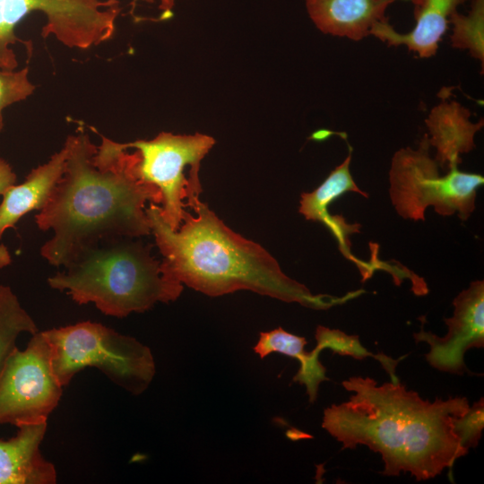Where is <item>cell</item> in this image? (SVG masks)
<instances>
[{
	"mask_svg": "<svg viewBox=\"0 0 484 484\" xmlns=\"http://www.w3.org/2000/svg\"><path fill=\"white\" fill-rule=\"evenodd\" d=\"M99 135V146L82 127L67 137L64 172L35 215L39 229L53 231L40 248L51 265L65 267L101 241L151 234L145 204H160V190L138 177L137 151Z\"/></svg>",
	"mask_w": 484,
	"mask_h": 484,
	"instance_id": "cell-1",
	"label": "cell"
},
{
	"mask_svg": "<svg viewBox=\"0 0 484 484\" xmlns=\"http://www.w3.org/2000/svg\"><path fill=\"white\" fill-rule=\"evenodd\" d=\"M342 385L352 394L324 411L322 427L343 448L364 445L380 454L383 475L403 472L427 480L468 454L455 426L470 408L466 397L429 402L398 380L378 385L362 376L344 380Z\"/></svg>",
	"mask_w": 484,
	"mask_h": 484,
	"instance_id": "cell-2",
	"label": "cell"
},
{
	"mask_svg": "<svg viewBox=\"0 0 484 484\" xmlns=\"http://www.w3.org/2000/svg\"><path fill=\"white\" fill-rule=\"evenodd\" d=\"M177 230L164 221L160 206L145 209L156 246L163 255L166 276L211 297L245 290L314 309H327L359 295H313L287 276L278 262L259 244L226 226L200 196L191 199Z\"/></svg>",
	"mask_w": 484,
	"mask_h": 484,
	"instance_id": "cell-3",
	"label": "cell"
},
{
	"mask_svg": "<svg viewBox=\"0 0 484 484\" xmlns=\"http://www.w3.org/2000/svg\"><path fill=\"white\" fill-rule=\"evenodd\" d=\"M151 245L140 238L101 241L80 252L65 271L48 279L79 305L93 303L107 315L143 313L178 298L183 284L166 276Z\"/></svg>",
	"mask_w": 484,
	"mask_h": 484,
	"instance_id": "cell-4",
	"label": "cell"
},
{
	"mask_svg": "<svg viewBox=\"0 0 484 484\" xmlns=\"http://www.w3.org/2000/svg\"><path fill=\"white\" fill-rule=\"evenodd\" d=\"M53 371L62 386L86 367H96L131 394L143 393L156 374L150 348L99 323L85 321L43 331Z\"/></svg>",
	"mask_w": 484,
	"mask_h": 484,
	"instance_id": "cell-5",
	"label": "cell"
},
{
	"mask_svg": "<svg viewBox=\"0 0 484 484\" xmlns=\"http://www.w3.org/2000/svg\"><path fill=\"white\" fill-rule=\"evenodd\" d=\"M430 144L425 134L417 149L397 151L389 172L391 201L404 219L424 220L425 211L433 206L443 216L457 213L466 220L475 210L476 190L483 176L460 171L452 167L440 176L438 164L429 154Z\"/></svg>",
	"mask_w": 484,
	"mask_h": 484,
	"instance_id": "cell-6",
	"label": "cell"
},
{
	"mask_svg": "<svg viewBox=\"0 0 484 484\" xmlns=\"http://www.w3.org/2000/svg\"><path fill=\"white\" fill-rule=\"evenodd\" d=\"M120 11L119 0H0V69L18 66L12 45L22 43L31 55V42L20 39L14 29L33 12L47 19L44 39L53 35L65 47L88 49L113 38Z\"/></svg>",
	"mask_w": 484,
	"mask_h": 484,
	"instance_id": "cell-7",
	"label": "cell"
},
{
	"mask_svg": "<svg viewBox=\"0 0 484 484\" xmlns=\"http://www.w3.org/2000/svg\"><path fill=\"white\" fill-rule=\"evenodd\" d=\"M206 134H174L162 132L151 140L121 143L137 151L136 173L143 181L155 186L161 194L160 214L173 230L183 222L187 203L202 192L199 169L186 175V167L200 164L214 145Z\"/></svg>",
	"mask_w": 484,
	"mask_h": 484,
	"instance_id": "cell-8",
	"label": "cell"
},
{
	"mask_svg": "<svg viewBox=\"0 0 484 484\" xmlns=\"http://www.w3.org/2000/svg\"><path fill=\"white\" fill-rule=\"evenodd\" d=\"M62 393L48 341L38 331L23 350L16 348L10 354L0 373V425L48 420Z\"/></svg>",
	"mask_w": 484,
	"mask_h": 484,
	"instance_id": "cell-9",
	"label": "cell"
},
{
	"mask_svg": "<svg viewBox=\"0 0 484 484\" xmlns=\"http://www.w3.org/2000/svg\"><path fill=\"white\" fill-rule=\"evenodd\" d=\"M452 317L445 318L447 333L439 337L424 329L413 334L417 343L429 346L425 354L428 364L443 372L460 374L467 368L464 354L472 348L484 346V281H475L454 299Z\"/></svg>",
	"mask_w": 484,
	"mask_h": 484,
	"instance_id": "cell-10",
	"label": "cell"
},
{
	"mask_svg": "<svg viewBox=\"0 0 484 484\" xmlns=\"http://www.w3.org/2000/svg\"><path fill=\"white\" fill-rule=\"evenodd\" d=\"M48 420L22 424L13 437L0 439V484H55L56 471L40 453Z\"/></svg>",
	"mask_w": 484,
	"mask_h": 484,
	"instance_id": "cell-11",
	"label": "cell"
},
{
	"mask_svg": "<svg viewBox=\"0 0 484 484\" xmlns=\"http://www.w3.org/2000/svg\"><path fill=\"white\" fill-rule=\"evenodd\" d=\"M351 149L344 161L336 167L325 180L314 191L302 193L299 212L307 220L323 223L336 238L343 255L351 259L350 237L359 233V224H349L341 215H331L328 212L330 203L347 192L358 193L364 197L367 194L360 190L350 172Z\"/></svg>",
	"mask_w": 484,
	"mask_h": 484,
	"instance_id": "cell-12",
	"label": "cell"
},
{
	"mask_svg": "<svg viewBox=\"0 0 484 484\" xmlns=\"http://www.w3.org/2000/svg\"><path fill=\"white\" fill-rule=\"evenodd\" d=\"M395 0H306L307 12L324 33L360 40L378 22Z\"/></svg>",
	"mask_w": 484,
	"mask_h": 484,
	"instance_id": "cell-13",
	"label": "cell"
},
{
	"mask_svg": "<svg viewBox=\"0 0 484 484\" xmlns=\"http://www.w3.org/2000/svg\"><path fill=\"white\" fill-rule=\"evenodd\" d=\"M470 116V111L460 103L444 99L426 120L429 144L436 150L435 160L446 171L458 167L462 153L475 148L474 135L483 126V120L473 124Z\"/></svg>",
	"mask_w": 484,
	"mask_h": 484,
	"instance_id": "cell-14",
	"label": "cell"
},
{
	"mask_svg": "<svg viewBox=\"0 0 484 484\" xmlns=\"http://www.w3.org/2000/svg\"><path fill=\"white\" fill-rule=\"evenodd\" d=\"M66 155L67 148L64 144L48 162L33 169L24 182L5 190L0 203V239L22 216L44 207L64 172Z\"/></svg>",
	"mask_w": 484,
	"mask_h": 484,
	"instance_id": "cell-15",
	"label": "cell"
},
{
	"mask_svg": "<svg viewBox=\"0 0 484 484\" xmlns=\"http://www.w3.org/2000/svg\"><path fill=\"white\" fill-rule=\"evenodd\" d=\"M463 0H414L416 24L412 30L400 34L390 24L376 23L371 33L389 47L405 45L420 57L436 53L438 43L447 28V20Z\"/></svg>",
	"mask_w": 484,
	"mask_h": 484,
	"instance_id": "cell-16",
	"label": "cell"
},
{
	"mask_svg": "<svg viewBox=\"0 0 484 484\" xmlns=\"http://www.w3.org/2000/svg\"><path fill=\"white\" fill-rule=\"evenodd\" d=\"M316 341L315 349L307 351L305 350L307 340L304 337L278 327L269 332H262L254 351L261 359L272 352L296 359L299 362V369L293 381L306 386L309 402H314L317 397L319 385L329 380L325 375L326 369L319 360L320 352L326 349L327 345L321 340Z\"/></svg>",
	"mask_w": 484,
	"mask_h": 484,
	"instance_id": "cell-17",
	"label": "cell"
},
{
	"mask_svg": "<svg viewBox=\"0 0 484 484\" xmlns=\"http://www.w3.org/2000/svg\"><path fill=\"white\" fill-rule=\"evenodd\" d=\"M38 331L35 322L21 306L12 289L0 284V373L7 358L17 348L18 336L22 333L32 335Z\"/></svg>",
	"mask_w": 484,
	"mask_h": 484,
	"instance_id": "cell-18",
	"label": "cell"
},
{
	"mask_svg": "<svg viewBox=\"0 0 484 484\" xmlns=\"http://www.w3.org/2000/svg\"><path fill=\"white\" fill-rule=\"evenodd\" d=\"M454 32L453 46L469 48L471 55L483 62V0H475L469 16L452 15Z\"/></svg>",
	"mask_w": 484,
	"mask_h": 484,
	"instance_id": "cell-19",
	"label": "cell"
},
{
	"mask_svg": "<svg viewBox=\"0 0 484 484\" xmlns=\"http://www.w3.org/2000/svg\"><path fill=\"white\" fill-rule=\"evenodd\" d=\"M28 73V67L16 72L0 69V132L4 127L3 110L34 92L35 86L30 82Z\"/></svg>",
	"mask_w": 484,
	"mask_h": 484,
	"instance_id": "cell-20",
	"label": "cell"
},
{
	"mask_svg": "<svg viewBox=\"0 0 484 484\" xmlns=\"http://www.w3.org/2000/svg\"><path fill=\"white\" fill-rule=\"evenodd\" d=\"M456 431L462 445L469 451L478 445L484 427L483 398L475 402L462 416L456 420Z\"/></svg>",
	"mask_w": 484,
	"mask_h": 484,
	"instance_id": "cell-21",
	"label": "cell"
},
{
	"mask_svg": "<svg viewBox=\"0 0 484 484\" xmlns=\"http://www.w3.org/2000/svg\"><path fill=\"white\" fill-rule=\"evenodd\" d=\"M16 175L11 165L0 158V195H3L7 188L14 185Z\"/></svg>",
	"mask_w": 484,
	"mask_h": 484,
	"instance_id": "cell-22",
	"label": "cell"
},
{
	"mask_svg": "<svg viewBox=\"0 0 484 484\" xmlns=\"http://www.w3.org/2000/svg\"><path fill=\"white\" fill-rule=\"evenodd\" d=\"M138 1H143L146 3H153L154 0H133L132 1V12L134 11V5ZM160 5L159 8L161 11L160 20L169 19L172 16V8L175 4V0H159Z\"/></svg>",
	"mask_w": 484,
	"mask_h": 484,
	"instance_id": "cell-23",
	"label": "cell"
},
{
	"mask_svg": "<svg viewBox=\"0 0 484 484\" xmlns=\"http://www.w3.org/2000/svg\"><path fill=\"white\" fill-rule=\"evenodd\" d=\"M11 255L4 244H0V269L10 264Z\"/></svg>",
	"mask_w": 484,
	"mask_h": 484,
	"instance_id": "cell-24",
	"label": "cell"
}]
</instances>
